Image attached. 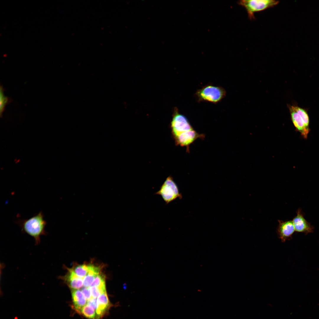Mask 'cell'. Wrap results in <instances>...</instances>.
Returning <instances> with one entry per match:
<instances>
[{
  "instance_id": "8",
  "label": "cell",
  "mask_w": 319,
  "mask_h": 319,
  "mask_svg": "<svg viewBox=\"0 0 319 319\" xmlns=\"http://www.w3.org/2000/svg\"><path fill=\"white\" fill-rule=\"evenodd\" d=\"M295 231L307 234L313 232L314 228L304 218L300 209L297 211L296 216L292 221Z\"/></svg>"
},
{
  "instance_id": "12",
  "label": "cell",
  "mask_w": 319,
  "mask_h": 319,
  "mask_svg": "<svg viewBox=\"0 0 319 319\" xmlns=\"http://www.w3.org/2000/svg\"><path fill=\"white\" fill-rule=\"evenodd\" d=\"M71 290L74 306L76 311L81 314L82 308L87 304V300L81 291L79 289H73Z\"/></svg>"
},
{
  "instance_id": "4",
  "label": "cell",
  "mask_w": 319,
  "mask_h": 319,
  "mask_svg": "<svg viewBox=\"0 0 319 319\" xmlns=\"http://www.w3.org/2000/svg\"><path fill=\"white\" fill-rule=\"evenodd\" d=\"M279 3V1L274 0H241L237 2L245 8L250 20L255 19V13L273 7Z\"/></svg>"
},
{
  "instance_id": "13",
  "label": "cell",
  "mask_w": 319,
  "mask_h": 319,
  "mask_svg": "<svg viewBox=\"0 0 319 319\" xmlns=\"http://www.w3.org/2000/svg\"><path fill=\"white\" fill-rule=\"evenodd\" d=\"M101 268L92 264L90 268L87 275L83 278V286L84 287H90L96 276L100 273Z\"/></svg>"
},
{
  "instance_id": "1",
  "label": "cell",
  "mask_w": 319,
  "mask_h": 319,
  "mask_svg": "<svg viewBox=\"0 0 319 319\" xmlns=\"http://www.w3.org/2000/svg\"><path fill=\"white\" fill-rule=\"evenodd\" d=\"M17 223L21 227L22 232L34 238L36 245L40 243L41 236L47 234L45 230L47 222L41 211L28 219L19 220Z\"/></svg>"
},
{
  "instance_id": "5",
  "label": "cell",
  "mask_w": 319,
  "mask_h": 319,
  "mask_svg": "<svg viewBox=\"0 0 319 319\" xmlns=\"http://www.w3.org/2000/svg\"><path fill=\"white\" fill-rule=\"evenodd\" d=\"M155 194L160 196L166 204H168L177 198H182L177 186L170 176L166 178L159 190Z\"/></svg>"
},
{
  "instance_id": "6",
  "label": "cell",
  "mask_w": 319,
  "mask_h": 319,
  "mask_svg": "<svg viewBox=\"0 0 319 319\" xmlns=\"http://www.w3.org/2000/svg\"><path fill=\"white\" fill-rule=\"evenodd\" d=\"M171 127L174 137L193 129L187 118L179 112L177 107L174 109Z\"/></svg>"
},
{
  "instance_id": "17",
  "label": "cell",
  "mask_w": 319,
  "mask_h": 319,
  "mask_svg": "<svg viewBox=\"0 0 319 319\" xmlns=\"http://www.w3.org/2000/svg\"><path fill=\"white\" fill-rule=\"evenodd\" d=\"M0 112L1 116L8 100L7 97L4 94L3 88L1 86L0 87Z\"/></svg>"
},
{
  "instance_id": "15",
  "label": "cell",
  "mask_w": 319,
  "mask_h": 319,
  "mask_svg": "<svg viewBox=\"0 0 319 319\" xmlns=\"http://www.w3.org/2000/svg\"><path fill=\"white\" fill-rule=\"evenodd\" d=\"M95 310L92 307L87 304L82 308L81 314L88 319H94L96 316Z\"/></svg>"
},
{
  "instance_id": "2",
  "label": "cell",
  "mask_w": 319,
  "mask_h": 319,
  "mask_svg": "<svg viewBox=\"0 0 319 319\" xmlns=\"http://www.w3.org/2000/svg\"><path fill=\"white\" fill-rule=\"evenodd\" d=\"M291 118L296 130L305 139H307L310 131V118L306 109L294 104L288 105Z\"/></svg>"
},
{
  "instance_id": "18",
  "label": "cell",
  "mask_w": 319,
  "mask_h": 319,
  "mask_svg": "<svg viewBox=\"0 0 319 319\" xmlns=\"http://www.w3.org/2000/svg\"><path fill=\"white\" fill-rule=\"evenodd\" d=\"M92 297L96 298H97L102 292L99 288L95 286H90L89 287Z\"/></svg>"
},
{
  "instance_id": "9",
  "label": "cell",
  "mask_w": 319,
  "mask_h": 319,
  "mask_svg": "<svg viewBox=\"0 0 319 319\" xmlns=\"http://www.w3.org/2000/svg\"><path fill=\"white\" fill-rule=\"evenodd\" d=\"M279 225L277 228V233L279 238L282 242L290 239L295 231L292 221H285L278 220Z\"/></svg>"
},
{
  "instance_id": "10",
  "label": "cell",
  "mask_w": 319,
  "mask_h": 319,
  "mask_svg": "<svg viewBox=\"0 0 319 319\" xmlns=\"http://www.w3.org/2000/svg\"><path fill=\"white\" fill-rule=\"evenodd\" d=\"M67 272L64 276H60L59 278L63 280L71 290L79 289L83 286V279L77 276L71 268H67Z\"/></svg>"
},
{
  "instance_id": "19",
  "label": "cell",
  "mask_w": 319,
  "mask_h": 319,
  "mask_svg": "<svg viewBox=\"0 0 319 319\" xmlns=\"http://www.w3.org/2000/svg\"><path fill=\"white\" fill-rule=\"evenodd\" d=\"M81 291L87 300L92 297L89 287H84L82 288Z\"/></svg>"
},
{
  "instance_id": "3",
  "label": "cell",
  "mask_w": 319,
  "mask_h": 319,
  "mask_svg": "<svg viewBox=\"0 0 319 319\" xmlns=\"http://www.w3.org/2000/svg\"><path fill=\"white\" fill-rule=\"evenodd\" d=\"M226 95V91L224 88L210 84L198 89L194 94L198 102H205L214 104L220 102Z\"/></svg>"
},
{
  "instance_id": "7",
  "label": "cell",
  "mask_w": 319,
  "mask_h": 319,
  "mask_svg": "<svg viewBox=\"0 0 319 319\" xmlns=\"http://www.w3.org/2000/svg\"><path fill=\"white\" fill-rule=\"evenodd\" d=\"M176 144L182 147H186L187 151H189V146L199 138H203L204 135L200 134L193 129L182 133L174 137Z\"/></svg>"
},
{
  "instance_id": "14",
  "label": "cell",
  "mask_w": 319,
  "mask_h": 319,
  "mask_svg": "<svg viewBox=\"0 0 319 319\" xmlns=\"http://www.w3.org/2000/svg\"><path fill=\"white\" fill-rule=\"evenodd\" d=\"M92 264L79 265L73 268H71L74 273L82 278L84 277L87 274Z\"/></svg>"
},
{
  "instance_id": "11",
  "label": "cell",
  "mask_w": 319,
  "mask_h": 319,
  "mask_svg": "<svg viewBox=\"0 0 319 319\" xmlns=\"http://www.w3.org/2000/svg\"><path fill=\"white\" fill-rule=\"evenodd\" d=\"M96 310V318L99 319L103 316L111 306L106 290L101 293L97 298Z\"/></svg>"
},
{
  "instance_id": "20",
  "label": "cell",
  "mask_w": 319,
  "mask_h": 319,
  "mask_svg": "<svg viewBox=\"0 0 319 319\" xmlns=\"http://www.w3.org/2000/svg\"><path fill=\"white\" fill-rule=\"evenodd\" d=\"M87 304L92 307L95 310H96L97 307V300L96 298L92 297L90 299L88 300Z\"/></svg>"
},
{
  "instance_id": "16",
  "label": "cell",
  "mask_w": 319,
  "mask_h": 319,
  "mask_svg": "<svg viewBox=\"0 0 319 319\" xmlns=\"http://www.w3.org/2000/svg\"><path fill=\"white\" fill-rule=\"evenodd\" d=\"M91 286H95L99 288L103 292L106 290L104 276L100 273L95 278Z\"/></svg>"
}]
</instances>
